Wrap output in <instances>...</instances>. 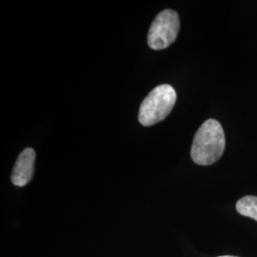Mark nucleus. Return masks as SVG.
Returning <instances> with one entry per match:
<instances>
[{
  "label": "nucleus",
  "instance_id": "1",
  "mask_svg": "<svg viewBox=\"0 0 257 257\" xmlns=\"http://www.w3.org/2000/svg\"><path fill=\"white\" fill-rule=\"evenodd\" d=\"M226 147V138L220 123L208 119L196 132L191 149V156L197 165L210 166L220 159Z\"/></svg>",
  "mask_w": 257,
  "mask_h": 257
},
{
  "label": "nucleus",
  "instance_id": "2",
  "mask_svg": "<svg viewBox=\"0 0 257 257\" xmlns=\"http://www.w3.org/2000/svg\"><path fill=\"white\" fill-rule=\"evenodd\" d=\"M176 102V92L168 84L156 87L141 103L138 121L149 127L165 119L171 113Z\"/></svg>",
  "mask_w": 257,
  "mask_h": 257
},
{
  "label": "nucleus",
  "instance_id": "3",
  "mask_svg": "<svg viewBox=\"0 0 257 257\" xmlns=\"http://www.w3.org/2000/svg\"><path fill=\"white\" fill-rule=\"evenodd\" d=\"M180 30V19L174 10L160 12L154 19L149 33L148 45L153 50H164L171 46L176 39Z\"/></svg>",
  "mask_w": 257,
  "mask_h": 257
},
{
  "label": "nucleus",
  "instance_id": "4",
  "mask_svg": "<svg viewBox=\"0 0 257 257\" xmlns=\"http://www.w3.org/2000/svg\"><path fill=\"white\" fill-rule=\"evenodd\" d=\"M35 150L32 148L24 149L18 157L11 175V179L14 185L18 187H24L32 180L35 173Z\"/></svg>",
  "mask_w": 257,
  "mask_h": 257
},
{
  "label": "nucleus",
  "instance_id": "5",
  "mask_svg": "<svg viewBox=\"0 0 257 257\" xmlns=\"http://www.w3.org/2000/svg\"><path fill=\"white\" fill-rule=\"evenodd\" d=\"M236 211L241 215L257 221V196L247 195L236 203Z\"/></svg>",
  "mask_w": 257,
  "mask_h": 257
},
{
  "label": "nucleus",
  "instance_id": "6",
  "mask_svg": "<svg viewBox=\"0 0 257 257\" xmlns=\"http://www.w3.org/2000/svg\"><path fill=\"white\" fill-rule=\"evenodd\" d=\"M218 257H237V256H232V255H223V256H218Z\"/></svg>",
  "mask_w": 257,
  "mask_h": 257
}]
</instances>
